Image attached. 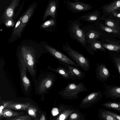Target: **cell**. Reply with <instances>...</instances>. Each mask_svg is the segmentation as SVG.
Instances as JSON below:
<instances>
[{
  "label": "cell",
  "mask_w": 120,
  "mask_h": 120,
  "mask_svg": "<svg viewBox=\"0 0 120 120\" xmlns=\"http://www.w3.org/2000/svg\"><path fill=\"white\" fill-rule=\"evenodd\" d=\"M98 117L100 120H116L113 116L107 113L102 108L99 109Z\"/></svg>",
  "instance_id": "4316f807"
},
{
  "label": "cell",
  "mask_w": 120,
  "mask_h": 120,
  "mask_svg": "<svg viewBox=\"0 0 120 120\" xmlns=\"http://www.w3.org/2000/svg\"><path fill=\"white\" fill-rule=\"evenodd\" d=\"M77 82L68 83L58 94L63 98L67 99H75L79 97L81 92H87V89L83 82L77 84Z\"/></svg>",
  "instance_id": "277c9868"
},
{
  "label": "cell",
  "mask_w": 120,
  "mask_h": 120,
  "mask_svg": "<svg viewBox=\"0 0 120 120\" xmlns=\"http://www.w3.org/2000/svg\"><path fill=\"white\" fill-rule=\"evenodd\" d=\"M2 103L5 107L16 110H26L30 104V102L22 103L14 101H3Z\"/></svg>",
  "instance_id": "9a60e30c"
},
{
  "label": "cell",
  "mask_w": 120,
  "mask_h": 120,
  "mask_svg": "<svg viewBox=\"0 0 120 120\" xmlns=\"http://www.w3.org/2000/svg\"><path fill=\"white\" fill-rule=\"evenodd\" d=\"M17 54L20 73L21 86L24 92L28 94L31 91V86L30 82L26 75V66L21 56L17 53Z\"/></svg>",
  "instance_id": "52a82bcc"
},
{
  "label": "cell",
  "mask_w": 120,
  "mask_h": 120,
  "mask_svg": "<svg viewBox=\"0 0 120 120\" xmlns=\"http://www.w3.org/2000/svg\"><path fill=\"white\" fill-rule=\"evenodd\" d=\"M120 7V0H119L116 1L108 5L104 6L103 8L105 11L110 13L118 9Z\"/></svg>",
  "instance_id": "cb8c5ba5"
},
{
  "label": "cell",
  "mask_w": 120,
  "mask_h": 120,
  "mask_svg": "<svg viewBox=\"0 0 120 120\" xmlns=\"http://www.w3.org/2000/svg\"><path fill=\"white\" fill-rule=\"evenodd\" d=\"M85 48L88 52L92 55L94 54V52L99 50L104 52L106 51L100 42L97 40H92L87 41Z\"/></svg>",
  "instance_id": "ac0fdd59"
},
{
  "label": "cell",
  "mask_w": 120,
  "mask_h": 120,
  "mask_svg": "<svg viewBox=\"0 0 120 120\" xmlns=\"http://www.w3.org/2000/svg\"><path fill=\"white\" fill-rule=\"evenodd\" d=\"M28 114L32 117L35 120H38L37 108L34 105L30 104L26 109Z\"/></svg>",
  "instance_id": "d4e9b609"
},
{
  "label": "cell",
  "mask_w": 120,
  "mask_h": 120,
  "mask_svg": "<svg viewBox=\"0 0 120 120\" xmlns=\"http://www.w3.org/2000/svg\"><path fill=\"white\" fill-rule=\"evenodd\" d=\"M111 58L114 65L118 70L120 76V55L114 54L112 56Z\"/></svg>",
  "instance_id": "83f0119b"
},
{
  "label": "cell",
  "mask_w": 120,
  "mask_h": 120,
  "mask_svg": "<svg viewBox=\"0 0 120 120\" xmlns=\"http://www.w3.org/2000/svg\"><path fill=\"white\" fill-rule=\"evenodd\" d=\"M25 14V13H24L22 14V15L21 16V17H20L18 20L15 24V26L13 29V31L15 30L18 28L21 23L22 18L24 15Z\"/></svg>",
  "instance_id": "e575fe53"
},
{
  "label": "cell",
  "mask_w": 120,
  "mask_h": 120,
  "mask_svg": "<svg viewBox=\"0 0 120 120\" xmlns=\"http://www.w3.org/2000/svg\"><path fill=\"white\" fill-rule=\"evenodd\" d=\"M40 120H45V116L44 114H42L41 115Z\"/></svg>",
  "instance_id": "f35d334b"
},
{
  "label": "cell",
  "mask_w": 120,
  "mask_h": 120,
  "mask_svg": "<svg viewBox=\"0 0 120 120\" xmlns=\"http://www.w3.org/2000/svg\"><path fill=\"white\" fill-rule=\"evenodd\" d=\"M24 112H14L10 109H5L0 112V116L6 117H12L17 116L23 114Z\"/></svg>",
  "instance_id": "603a6c76"
},
{
  "label": "cell",
  "mask_w": 120,
  "mask_h": 120,
  "mask_svg": "<svg viewBox=\"0 0 120 120\" xmlns=\"http://www.w3.org/2000/svg\"><path fill=\"white\" fill-rule=\"evenodd\" d=\"M99 27L101 29L108 32L115 34L120 33L119 30L105 26L102 24H100Z\"/></svg>",
  "instance_id": "4dcf8cb0"
},
{
  "label": "cell",
  "mask_w": 120,
  "mask_h": 120,
  "mask_svg": "<svg viewBox=\"0 0 120 120\" xmlns=\"http://www.w3.org/2000/svg\"><path fill=\"white\" fill-rule=\"evenodd\" d=\"M113 15L115 17L120 18V13L116 12L115 11L112 12Z\"/></svg>",
  "instance_id": "74e56055"
},
{
  "label": "cell",
  "mask_w": 120,
  "mask_h": 120,
  "mask_svg": "<svg viewBox=\"0 0 120 120\" xmlns=\"http://www.w3.org/2000/svg\"><path fill=\"white\" fill-rule=\"evenodd\" d=\"M74 109H68L62 112L56 120H66L74 112Z\"/></svg>",
  "instance_id": "484cf974"
},
{
  "label": "cell",
  "mask_w": 120,
  "mask_h": 120,
  "mask_svg": "<svg viewBox=\"0 0 120 120\" xmlns=\"http://www.w3.org/2000/svg\"><path fill=\"white\" fill-rule=\"evenodd\" d=\"M9 120H31V118L29 115H24L19 116Z\"/></svg>",
  "instance_id": "d6a6232c"
},
{
  "label": "cell",
  "mask_w": 120,
  "mask_h": 120,
  "mask_svg": "<svg viewBox=\"0 0 120 120\" xmlns=\"http://www.w3.org/2000/svg\"><path fill=\"white\" fill-rule=\"evenodd\" d=\"M82 28L85 35L86 43L88 41L99 38L101 34L95 29L94 26L90 24L83 26Z\"/></svg>",
  "instance_id": "4fadbf2b"
},
{
  "label": "cell",
  "mask_w": 120,
  "mask_h": 120,
  "mask_svg": "<svg viewBox=\"0 0 120 120\" xmlns=\"http://www.w3.org/2000/svg\"><path fill=\"white\" fill-rule=\"evenodd\" d=\"M96 78L99 81L105 82L107 81L110 76L109 70L103 63L100 64L98 63L96 70Z\"/></svg>",
  "instance_id": "7c38bea8"
},
{
  "label": "cell",
  "mask_w": 120,
  "mask_h": 120,
  "mask_svg": "<svg viewBox=\"0 0 120 120\" xmlns=\"http://www.w3.org/2000/svg\"><path fill=\"white\" fill-rule=\"evenodd\" d=\"M26 44H21L19 46L17 53L23 59L27 69L34 82L37 79V65L39 63L38 59L46 52L44 48L39 45Z\"/></svg>",
  "instance_id": "6da1fadb"
},
{
  "label": "cell",
  "mask_w": 120,
  "mask_h": 120,
  "mask_svg": "<svg viewBox=\"0 0 120 120\" xmlns=\"http://www.w3.org/2000/svg\"><path fill=\"white\" fill-rule=\"evenodd\" d=\"M64 3L67 8L73 13L82 12L90 10L93 7L89 4H85L75 0L74 2L65 0Z\"/></svg>",
  "instance_id": "9c48e42d"
},
{
  "label": "cell",
  "mask_w": 120,
  "mask_h": 120,
  "mask_svg": "<svg viewBox=\"0 0 120 120\" xmlns=\"http://www.w3.org/2000/svg\"><path fill=\"white\" fill-rule=\"evenodd\" d=\"M102 45L105 48L109 51L118 52L120 50V45H119L104 44Z\"/></svg>",
  "instance_id": "f1b7e54d"
},
{
  "label": "cell",
  "mask_w": 120,
  "mask_h": 120,
  "mask_svg": "<svg viewBox=\"0 0 120 120\" xmlns=\"http://www.w3.org/2000/svg\"><path fill=\"white\" fill-rule=\"evenodd\" d=\"M20 0H12L10 5L5 9V11L0 18V24L4 23L7 20H13L15 16V13L17 8L19 7Z\"/></svg>",
  "instance_id": "30bf717a"
},
{
  "label": "cell",
  "mask_w": 120,
  "mask_h": 120,
  "mask_svg": "<svg viewBox=\"0 0 120 120\" xmlns=\"http://www.w3.org/2000/svg\"><path fill=\"white\" fill-rule=\"evenodd\" d=\"M80 118V115L78 113H72L70 116L69 120H79Z\"/></svg>",
  "instance_id": "836d02e7"
},
{
  "label": "cell",
  "mask_w": 120,
  "mask_h": 120,
  "mask_svg": "<svg viewBox=\"0 0 120 120\" xmlns=\"http://www.w3.org/2000/svg\"><path fill=\"white\" fill-rule=\"evenodd\" d=\"M63 49L69 56L82 69L86 71H88L90 67V62L83 55L72 48L69 43L62 44Z\"/></svg>",
  "instance_id": "3957f363"
},
{
  "label": "cell",
  "mask_w": 120,
  "mask_h": 120,
  "mask_svg": "<svg viewBox=\"0 0 120 120\" xmlns=\"http://www.w3.org/2000/svg\"><path fill=\"white\" fill-rule=\"evenodd\" d=\"M59 110L57 108H54L52 111V115L55 116H56L59 113Z\"/></svg>",
  "instance_id": "8d00e7d4"
},
{
  "label": "cell",
  "mask_w": 120,
  "mask_h": 120,
  "mask_svg": "<svg viewBox=\"0 0 120 120\" xmlns=\"http://www.w3.org/2000/svg\"><path fill=\"white\" fill-rule=\"evenodd\" d=\"M118 10L119 11H120V7L118 9Z\"/></svg>",
  "instance_id": "ab89813d"
},
{
  "label": "cell",
  "mask_w": 120,
  "mask_h": 120,
  "mask_svg": "<svg viewBox=\"0 0 120 120\" xmlns=\"http://www.w3.org/2000/svg\"><path fill=\"white\" fill-rule=\"evenodd\" d=\"M99 15L98 11L96 10L83 15L79 17L78 19L89 23H93L96 22L98 19Z\"/></svg>",
  "instance_id": "ffe728a7"
},
{
  "label": "cell",
  "mask_w": 120,
  "mask_h": 120,
  "mask_svg": "<svg viewBox=\"0 0 120 120\" xmlns=\"http://www.w3.org/2000/svg\"><path fill=\"white\" fill-rule=\"evenodd\" d=\"M101 105L106 108L116 111L120 113V102L109 101L102 104Z\"/></svg>",
  "instance_id": "44dd1931"
},
{
  "label": "cell",
  "mask_w": 120,
  "mask_h": 120,
  "mask_svg": "<svg viewBox=\"0 0 120 120\" xmlns=\"http://www.w3.org/2000/svg\"><path fill=\"white\" fill-rule=\"evenodd\" d=\"M104 110L107 113L112 116L116 120H120V114L109 110L104 109Z\"/></svg>",
  "instance_id": "1f68e13d"
},
{
  "label": "cell",
  "mask_w": 120,
  "mask_h": 120,
  "mask_svg": "<svg viewBox=\"0 0 120 120\" xmlns=\"http://www.w3.org/2000/svg\"><path fill=\"white\" fill-rule=\"evenodd\" d=\"M46 52L49 53L53 56L59 63L64 66L69 64L78 67V65L71 59L61 51L48 45H44Z\"/></svg>",
  "instance_id": "ba28073f"
},
{
  "label": "cell",
  "mask_w": 120,
  "mask_h": 120,
  "mask_svg": "<svg viewBox=\"0 0 120 120\" xmlns=\"http://www.w3.org/2000/svg\"><path fill=\"white\" fill-rule=\"evenodd\" d=\"M56 78V75L52 72H42L34 82L36 92L40 94L48 92L55 82Z\"/></svg>",
  "instance_id": "7a4b0ae2"
},
{
  "label": "cell",
  "mask_w": 120,
  "mask_h": 120,
  "mask_svg": "<svg viewBox=\"0 0 120 120\" xmlns=\"http://www.w3.org/2000/svg\"><path fill=\"white\" fill-rule=\"evenodd\" d=\"M102 96V93L100 90L92 92L82 99L81 104L83 105L94 104L99 101Z\"/></svg>",
  "instance_id": "2e32d148"
},
{
  "label": "cell",
  "mask_w": 120,
  "mask_h": 120,
  "mask_svg": "<svg viewBox=\"0 0 120 120\" xmlns=\"http://www.w3.org/2000/svg\"><path fill=\"white\" fill-rule=\"evenodd\" d=\"M103 94L108 98L120 100V86L106 85L105 86Z\"/></svg>",
  "instance_id": "5bb4252c"
},
{
  "label": "cell",
  "mask_w": 120,
  "mask_h": 120,
  "mask_svg": "<svg viewBox=\"0 0 120 120\" xmlns=\"http://www.w3.org/2000/svg\"><path fill=\"white\" fill-rule=\"evenodd\" d=\"M5 25L8 27L13 26L14 25V20H9L7 21L5 23Z\"/></svg>",
  "instance_id": "d590c367"
},
{
  "label": "cell",
  "mask_w": 120,
  "mask_h": 120,
  "mask_svg": "<svg viewBox=\"0 0 120 120\" xmlns=\"http://www.w3.org/2000/svg\"></svg>",
  "instance_id": "60d3db41"
},
{
  "label": "cell",
  "mask_w": 120,
  "mask_h": 120,
  "mask_svg": "<svg viewBox=\"0 0 120 120\" xmlns=\"http://www.w3.org/2000/svg\"><path fill=\"white\" fill-rule=\"evenodd\" d=\"M47 70H49L61 76L64 79L68 80H75L71 72L67 68L59 66L56 68H51L50 65L47 67Z\"/></svg>",
  "instance_id": "e0dca14e"
},
{
  "label": "cell",
  "mask_w": 120,
  "mask_h": 120,
  "mask_svg": "<svg viewBox=\"0 0 120 120\" xmlns=\"http://www.w3.org/2000/svg\"><path fill=\"white\" fill-rule=\"evenodd\" d=\"M105 23L108 27L119 30H120V27L118 24L112 20H107L106 21Z\"/></svg>",
  "instance_id": "f546056e"
},
{
  "label": "cell",
  "mask_w": 120,
  "mask_h": 120,
  "mask_svg": "<svg viewBox=\"0 0 120 120\" xmlns=\"http://www.w3.org/2000/svg\"><path fill=\"white\" fill-rule=\"evenodd\" d=\"M58 6L59 2L58 0L50 1L44 13L43 20L44 21L48 16H50L53 19H56Z\"/></svg>",
  "instance_id": "8fae6325"
},
{
  "label": "cell",
  "mask_w": 120,
  "mask_h": 120,
  "mask_svg": "<svg viewBox=\"0 0 120 120\" xmlns=\"http://www.w3.org/2000/svg\"><path fill=\"white\" fill-rule=\"evenodd\" d=\"M64 66L71 72L75 80L76 79L79 80L82 79L85 76L84 73L77 67L69 64H67Z\"/></svg>",
  "instance_id": "d6986e66"
},
{
  "label": "cell",
  "mask_w": 120,
  "mask_h": 120,
  "mask_svg": "<svg viewBox=\"0 0 120 120\" xmlns=\"http://www.w3.org/2000/svg\"><path fill=\"white\" fill-rule=\"evenodd\" d=\"M82 24L78 19L71 22L68 26V32L71 38L76 40L83 47L86 48L87 43L85 35L81 27Z\"/></svg>",
  "instance_id": "5b68a950"
},
{
  "label": "cell",
  "mask_w": 120,
  "mask_h": 120,
  "mask_svg": "<svg viewBox=\"0 0 120 120\" xmlns=\"http://www.w3.org/2000/svg\"><path fill=\"white\" fill-rule=\"evenodd\" d=\"M57 26L56 19L51 18L46 21L41 26L43 28H47L50 31H54Z\"/></svg>",
  "instance_id": "7402d4cb"
},
{
  "label": "cell",
  "mask_w": 120,
  "mask_h": 120,
  "mask_svg": "<svg viewBox=\"0 0 120 120\" xmlns=\"http://www.w3.org/2000/svg\"><path fill=\"white\" fill-rule=\"evenodd\" d=\"M36 6V4H33L27 9L18 28L13 31L9 39V42H13L21 37L26 26L35 11Z\"/></svg>",
  "instance_id": "8992f818"
}]
</instances>
